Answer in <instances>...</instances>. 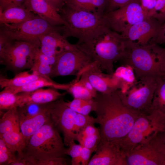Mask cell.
Listing matches in <instances>:
<instances>
[{
    "instance_id": "1",
    "label": "cell",
    "mask_w": 165,
    "mask_h": 165,
    "mask_svg": "<svg viewBox=\"0 0 165 165\" xmlns=\"http://www.w3.org/2000/svg\"><path fill=\"white\" fill-rule=\"evenodd\" d=\"M119 90L107 93L97 92L94 98L101 142L117 143L126 135L140 115L124 104Z\"/></svg>"
},
{
    "instance_id": "2",
    "label": "cell",
    "mask_w": 165,
    "mask_h": 165,
    "mask_svg": "<svg viewBox=\"0 0 165 165\" xmlns=\"http://www.w3.org/2000/svg\"><path fill=\"white\" fill-rule=\"evenodd\" d=\"M77 47L96 61L102 70L114 74L113 64L124 55L125 45L121 34L108 26L89 41L76 44Z\"/></svg>"
},
{
    "instance_id": "3",
    "label": "cell",
    "mask_w": 165,
    "mask_h": 165,
    "mask_svg": "<svg viewBox=\"0 0 165 165\" xmlns=\"http://www.w3.org/2000/svg\"><path fill=\"white\" fill-rule=\"evenodd\" d=\"M125 45L124 54L120 61L132 68L136 80L165 75V48L155 43Z\"/></svg>"
},
{
    "instance_id": "4",
    "label": "cell",
    "mask_w": 165,
    "mask_h": 165,
    "mask_svg": "<svg viewBox=\"0 0 165 165\" xmlns=\"http://www.w3.org/2000/svg\"><path fill=\"white\" fill-rule=\"evenodd\" d=\"M59 13L65 23L61 26V33L67 38H78L77 43L89 41L108 26L103 15L65 5Z\"/></svg>"
},
{
    "instance_id": "5",
    "label": "cell",
    "mask_w": 165,
    "mask_h": 165,
    "mask_svg": "<svg viewBox=\"0 0 165 165\" xmlns=\"http://www.w3.org/2000/svg\"><path fill=\"white\" fill-rule=\"evenodd\" d=\"M58 130L51 120L45 124L27 141L26 153L36 160L64 157L65 148Z\"/></svg>"
},
{
    "instance_id": "6",
    "label": "cell",
    "mask_w": 165,
    "mask_h": 165,
    "mask_svg": "<svg viewBox=\"0 0 165 165\" xmlns=\"http://www.w3.org/2000/svg\"><path fill=\"white\" fill-rule=\"evenodd\" d=\"M164 118L152 111L137 118L126 135L116 143L126 156L137 146L148 141L160 131Z\"/></svg>"
},
{
    "instance_id": "7",
    "label": "cell",
    "mask_w": 165,
    "mask_h": 165,
    "mask_svg": "<svg viewBox=\"0 0 165 165\" xmlns=\"http://www.w3.org/2000/svg\"><path fill=\"white\" fill-rule=\"evenodd\" d=\"M157 78L146 77L136 79L125 90H119L124 104L139 115L152 111V104L157 84Z\"/></svg>"
},
{
    "instance_id": "8",
    "label": "cell",
    "mask_w": 165,
    "mask_h": 165,
    "mask_svg": "<svg viewBox=\"0 0 165 165\" xmlns=\"http://www.w3.org/2000/svg\"><path fill=\"white\" fill-rule=\"evenodd\" d=\"M0 25V34L8 40L26 42L40 48V36L53 31H61V27L53 26L37 15L34 19L19 24Z\"/></svg>"
},
{
    "instance_id": "9",
    "label": "cell",
    "mask_w": 165,
    "mask_h": 165,
    "mask_svg": "<svg viewBox=\"0 0 165 165\" xmlns=\"http://www.w3.org/2000/svg\"><path fill=\"white\" fill-rule=\"evenodd\" d=\"M39 47L30 43L8 40L0 48L1 63L17 71L32 67L35 55Z\"/></svg>"
},
{
    "instance_id": "10",
    "label": "cell",
    "mask_w": 165,
    "mask_h": 165,
    "mask_svg": "<svg viewBox=\"0 0 165 165\" xmlns=\"http://www.w3.org/2000/svg\"><path fill=\"white\" fill-rule=\"evenodd\" d=\"M157 133L126 156V165H165V145Z\"/></svg>"
},
{
    "instance_id": "11",
    "label": "cell",
    "mask_w": 165,
    "mask_h": 165,
    "mask_svg": "<svg viewBox=\"0 0 165 165\" xmlns=\"http://www.w3.org/2000/svg\"><path fill=\"white\" fill-rule=\"evenodd\" d=\"M94 62L78 47L75 49L64 51L57 56L50 77L75 75L78 80Z\"/></svg>"
},
{
    "instance_id": "12",
    "label": "cell",
    "mask_w": 165,
    "mask_h": 165,
    "mask_svg": "<svg viewBox=\"0 0 165 165\" xmlns=\"http://www.w3.org/2000/svg\"><path fill=\"white\" fill-rule=\"evenodd\" d=\"M103 16L108 26L120 34L135 24L149 17L138 1L105 14Z\"/></svg>"
},
{
    "instance_id": "13",
    "label": "cell",
    "mask_w": 165,
    "mask_h": 165,
    "mask_svg": "<svg viewBox=\"0 0 165 165\" xmlns=\"http://www.w3.org/2000/svg\"><path fill=\"white\" fill-rule=\"evenodd\" d=\"M48 109L51 121L62 133L64 145L68 147L71 141H75L74 130L77 113L68 107L61 98L50 103Z\"/></svg>"
},
{
    "instance_id": "14",
    "label": "cell",
    "mask_w": 165,
    "mask_h": 165,
    "mask_svg": "<svg viewBox=\"0 0 165 165\" xmlns=\"http://www.w3.org/2000/svg\"><path fill=\"white\" fill-rule=\"evenodd\" d=\"M161 24L155 18L148 17L121 34L125 44L146 45L154 43Z\"/></svg>"
},
{
    "instance_id": "15",
    "label": "cell",
    "mask_w": 165,
    "mask_h": 165,
    "mask_svg": "<svg viewBox=\"0 0 165 165\" xmlns=\"http://www.w3.org/2000/svg\"><path fill=\"white\" fill-rule=\"evenodd\" d=\"M102 70L97 62L94 61L84 71L97 92L109 93L123 87V81L121 79L114 74H104Z\"/></svg>"
},
{
    "instance_id": "16",
    "label": "cell",
    "mask_w": 165,
    "mask_h": 165,
    "mask_svg": "<svg viewBox=\"0 0 165 165\" xmlns=\"http://www.w3.org/2000/svg\"><path fill=\"white\" fill-rule=\"evenodd\" d=\"M88 165H126V156L118 145L110 142H100Z\"/></svg>"
},
{
    "instance_id": "17",
    "label": "cell",
    "mask_w": 165,
    "mask_h": 165,
    "mask_svg": "<svg viewBox=\"0 0 165 165\" xmlns=\"http://www.w3.org/2000/svg\"><path fill=\"white\" fill-rule=\"evenodd\" d=\"M60 30H55L40 36L41 52L48 56L57 57L63 52L77 49L76 45L69 43Z\"/></svg>"
},
{
    "instance_id": "18",
    "label": "cell",
    "mask_w": 165,
    "mask_h": 165,
    "mask_svg": "<svg viewBox=\"0 0 165 165\" xmlns=\"http://www.w3.org/2000/svg\"><path fill=\"white\" fill-rule=\"evenodd\" d=\"M23 6L53 26L65 24L60 13L46 0H26Z\"/></svg>"
},
{
    "instance_id": "19",
    "label": "cell",
    "mask_w": 165,
    "mask_h": 165,
    "mask_svg": "<svg viewBox=\"0 0 165 165\" xmlns=\"http://www.w3.org/2000/svg\"><path fill=\"white\" fill-rule=\"evenodd\" d=\"M19 94L18 107L31 103H50L59 99L64 95L53 88L47 89L40 88L31 92L20 93Z\"/></svg>"
},
{
    "instance_id": "20",
    "label": "cell",
    "mask_w": 165,
    "mask_h": 165,
    "mask_svg": "<svg viewBox=\"0 0 165 165\" xmlns=\"http://www.w3.org/2000/svg\"><path fill=\"white\" fill-rule=\"evenodd\" d=\"M48 106L38 114L20 121V131L27 141L45 124L51 120Z\"/></svg>"
},
{
    "instance_id": "21",
    "label": "cell",
    "mask_w": 165,
    "mask_h": 165,
    "mask_svg": "<svg viewBox=\"0 0 165 165\" xmlns=\"http://www.w3.org/2000/svg\"><path fill=\"white\" fill-rule=\"evenodd\" d=\"M36 16L24 6L10 7L0 11V24H18L33 19Z\"/></svg>"
},
{
    "instance_id": "22",
    "label": "cell",
    "mask_w": 165,
    "mask_h": 165,
    "mask_svg": "<svg viewBox=\"0 0 165 165\" xmlns=\"http://www.w3.org/2000/svg\"><path fill=\"white\" fill-rule=\"evenodd\" d=\"M70 86L68 84L58 83L53 81L50 78L43 77L30 82L24 86L16 87H5V88L14 94L30 92L42 87H49L56 89L67 90Z\"/></svg>"
},
{
    "instance_id": "23",
    "label": "cell",
    "mask_w": 165,
    "mask_h": 165,
    "mask_svg": "<svg viewBox=\"0 0 165 165\" xmlns=\"http://www.w3.org/2000/svg\"><path fill=\"white\" fill-rule=\"evenodd\" d=\"M57 57L46 55L39 49L35 55L33 65L31 71L42 76L50 78Z\"/></svg>"
},
{
    "instance_id": "24",
    "label": "cell",
    "mask_w": 165,
    "mask_h": 165,
    "mask_svg": "<svg viewBox=\"0 0 165 165\" xmlns=\"http://www.w3.org/2000/svg\"><path fill=\"white\" fill-rule=\"evenodd\" d=\"M43 77H45L34 72L31 74L28 71H25L17 74L11 79L1 76L0 85L2 88L19 87Z\"/></svg>"
},
{
    "instance_id": "25",
    "label": "cell",
    "mask_w": 165,
    "mask_h": 165,
    "mask_svg": "<svg viewBox=\"0 0 165 165\" xmlns=\"http://www.w3.org/2000/svg\"><path fill=\"white\" fill-rule=\"evenodd\" d=\"M13 131H20V119L16 107L7 110L0 119V138L6 133Z\"/></svg>"
},
{
    "instance_id": "26",
    "label": "cell",
    "mask_w": 165,
    "mask_h": 165,
    "mask_svg": "<svg viewBox=\"0 0 165 165\" xmlns=\"http://www.w3.org/2000/svg\"><path fill=\"white\" fill-rule=\"evenodd\" d=\"M0 138L3 139L7 146L13 152H17L19 155L24 152L27 140L20 131L8 132Z\"/></svg>"
},
{
    "instance_id": "27",
    "label": "cell",
    "mask_w": 165,
    "mask_h": 165,
    "mask_svg": "<svg viewBox=\"0 0 165 165\" xmlns=\"http://www.w3.org/2000/svg\"><path fill=\"white\" fill-rule=\"evenodd\" d=\"M157 84L152 104V110L165 118V75L157 78Z\"/></svg>"
},
{
    "instance_id": "28",
    "label": "cell",
    "mask_w": 165,
    "mask_h": 165,
    "mask_svg": "<svg viewBox=\"0 0 165 165\" xmlns=\"http://www.w3.org/2000/svg\"><path fill=\"white\" fill-rule=\"evenodd\" d=\"M66 105L77 113L88 115L92 111H94L96 103L94 98L82 99L75 98L72 101L65 102Z\"/></svg>"
},
{
    "instance_id": "29",
    "label": "cell",
    "mask_w": 165,
    "mask_h": 165,
    "mask_svg": "<svg viewBox=\"0 0 165 165\" xmlns=\"http://www.w3.org/2000/svg\"><path fill=\"white\" fill-rule=\"evenodd\" d=\"M101 0H65L64 5L73 9L85 10L97 14Z\"/></svg>"
},
{
    "instance_id": "30",
    "label": "cell",
    "mask_w": 165,
    "mask_h": 165,
    "mask_svg": "<svg viewBox=\"0 0 165 165\" xmlns=\"http://www.w3.org/2000/svg\"><path fill=\"white\" fill-rule=\"evenodd\" d=\"M49 103H31L17 107L20 121L31 117L38 114L48 108Z\"/></svg>"
},
{
    "instance_id": "31",
    "label": "cell",
    "mask_w": 165,
    "mask_h": 165,
    "mask_svg": "<svg viewBox=\"0 0 165 165\" xmlns=\"http://www.w3.org/2000/svg\"><path fill=\"white\" fill-rule=\"evenodd\" d=\"M70 84L67 91L72 95L74 98L91 99L95 97L79 80H75L70 83Z\"/></svg>"
},
{
    "instance_id": "32",
    "label": "cell",
    "mask_w": 165,
    "mask_h": 165,
    "mask_svg": "<svg viewBox=\"0 0 165 165\" xmlns=\"http://www.w3.org/2000/svg\"><path fill=\"white\" fill-rule=\"evenodd\" d=\"M19 94L13 93L4 88L0 93V110H7L18 106Z\"/></svg>"
},
{
    "instance_id": "33",
    "label": "cell",
    "mask_w": 165,
    "mask_h": 165,
    "mask_svg": "<svg viewBox=\"0 0 165 165\" xmlns=\"http://www.w3.org/2000/svg\"><path fill=\"white\" fill-rule=\"evenodd\" d=\"M101 140L100 132L94 134L78 137L76 139L82 146L90 149L93 152L96 150Z\"/></svg>"
},
{
    "instance_id": "34",
    "label": "cell",
    "mask_w": 165,
    "mask_h": 165,
    "mask_svg": "<svg viewBox=\"0 0 165 165\" xmlns=\"http://www.w3.org/2000/svg\"><path fill=\"white\" fill-rule=\"evenodd\" d=\"M96 123V118L89 115H84L77 113L75 119L74 132L75 141L78 134L85 127L91 124Z\"/></svg>"
},
{
    "instance_id": "35",
    "label": "cell",
    "mask_w": 165,
    "mask_h": 165,
    "mask_svg": "<svg viewBox=\"0 0 165 165\" xmlns=\"http://www.w3.org/2000/svg\"><path fill=\"white\" fill-rule=\"evenodd\" d=\"M75 141H72L69 143L68 147L65 148L64 154L72 158V165H81V154L82 146L79 144L75 143Z\"/></svg>"
},
{
    "instance_id": "36",
    "label": "cell",
    "mask_w": 165,
    "mask_h": 165,
    "mask_svg": "<svg viewBox=\"0 0 165 165\" xmlns=\"http://www.w3.org/2000/svg\"><path fill=\"white\" fill-rule=\"evenodd\" d=\"M16 158L15 153L7 146L2 139L0 138V165H11Z\"/></svg>"
},
{
    "instance_id": "37",
    "label": "cell",
    "mask_w": 165,
    "mask_h": 165,
    "mask_svg": "<svg viewBox=\"0 0 165 165\" xmlns=\"http://www.w3.org/2000/svg\"><path fill=\"white\" fill-rule=\"evenodd\" d=\"M152 17L162 24L165 21V0H157L154 10L152 13Z\"/></svg>"
},
{
    "instance_id": "38",
    "label": "cell",
    "mask_w": 165,
    "mask_h": 165,
    "mask_svg": "<svg viewBox=\"0 0 165 165\" xmlns=\"http://www.w3.org/2000/svg\"><path fill=\"white\" fill-rule=\"evenodd\" d=\"M38 160L25 152L18 154L11 165H37Z\"/></svg>"
},
{
    "instance_id": "39",
    "label": "cell",
    "mask_w": 165,
    "mask_h": 165,
    "mask_svg": "<svg viewBox=\"0 0 165 165\" xmlns=\"http://www.w3.org/2000/svg\"><path fill=\"white\" fill-rule=\"evenodd\" d=\"M137 1L139 2V0H108V6L105 14Z\"/></svg>"
},
{
    "instance_id": "40",
    "label": "cell",
    "mask_w": 165,
    "mask_h": 165,
    "mask_svg": "<svg viewBox=\"0 0 165 165\" xmlns=\"http://www.w3.org/2000/svg\"><path fill=\"white\" fill-rule=\"evenodd\" d=\"M66 159L64 157H54L45 160H38L37 165H66Z\"/></svg>"
},
{
    "instance_id": "41",
    "label": "cell",
    "mask_w": 165,
    "mask_h": 165,
    "mask_svg": "<svg viewBox=\"0 0 165 165\" xmlns=\"http://www.w3.org/2000/svg\"><path fill=\"white\" fill-rule=\"evenodd\" d=\"M26 0H0V11L14 7H22Z\"/></svg>"
},
{
    "instance_id": "42",
    "label": "cell",
    "mask_w": 165,
    "mask_h": 165,
    "mask_svg": "<svg viewBox=\"0 0 165 165\" xmlns=\"http://www.w3.org/2000/svg\"><path fill=\"white\" fill-rule=\"evenodd\" d=\"M157 0H139L141 5L149 17H151Z\"/></svg>"
},
{
    "instance_id": "43",
    "label": "cell",
    "mask_w": 165,
    "mask_h": 165,
    "mask_svg": "<svg viewBox=\"0 0 165 165\" xmlns=\"http://www.w3.org/2000/svg\"><path fill=\"white\" fill-rule=\"evenodd\" d=\"M93 152L90 149L82 146L81 154V165H88Z\"/></svg>"
},
{
    "instance_id": "44",
    "label": "cell",
    "mask_w": 165,
    "mask_h": 165,
    "mask_svg": "<svg viewBox=\"0 0 165 165\" xmlns=\"http://www.w3.org/2000/svg\"><path fill=\"white\" fill-rule=\"evenodd\" d=\"M154 43L157 44H165V21L161 24Z\"/></svg>"
},
{
    "instance_id": "45",
    "label": "cell",
    "mask_w": 165,
    "mask_h": 165,
    "mask_svg": "<svg viewBox=\"0 0 165 165\" xmlns=\"http://www.w3.org/2000/svg\"><path fill=\"white\" fill-rule=\"evenodd\" d=\"M59 13L64 5L65 0H46Z\"/></svg>"
},
{
    "instance_id": "46",
    "label": "cell",
    "mask_w": 165,
    "mask_h": 165,
    "mask_svg": "<svg viewBox=\"0 0 165 165\" xmlns=\"http://www.w3.org/2000/svg\"><path fill=\"white\" fill-rule=\"evenodd\" d=\"M157 134L165 145V120L161 130L157 132Z\"/></svg>"
}]
</instances>
